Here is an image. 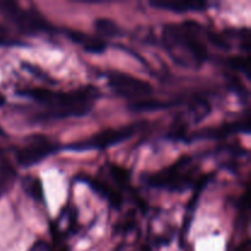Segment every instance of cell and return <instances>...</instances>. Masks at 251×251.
<instances>
[{"label": "cell", "instance_id": "5b68a950", "mask_svg": "<svg viewBox=\"0 0 251 251\" xmlns=\"http://www.w3.org/2000/svg\"><path fill=\"white\" fill-rule=\"evenodd\" d=\"M142 123H134L122 127H108L96 132L87 139L78 140L70 144L61 145L60 151L87 152V151H103L109 147L117 146L131 139L142 127Z\"/></svg>", "mask_w": 251, "mask_h": 251}, {"label": "cell", "instance_id": "4fadbf2b", "mask_svg": "<svg viewBox=\"0 0 251 251\" xmlns=\"http://www.w3.org/2000/svg\"><path fill=\"white\" fill-rule=\"evenodd\" d=\"M22 188H24L25 193L37 202H44V193L43 186H42L41 179L37 176H28L22 180Z\"/></svg>", "mask_w": 251, "mask_h": 251}, {"label": "cell", "instance_id": "30bf717a", "mask_svg": "<svg viewBox=\"0 0 251 251\" xmlns=\"http://www.w3.org/2000/svg\"><path fill=\"white\" fill-rule=\"evenodd\" d=\"M63 33L66 34L69 39L76 46L80 47L82 50L90 54H102L107 50L108 43L105 39L100 38L97 36H92L86 32L77 31V29H63Z\"/></svg>", "mask_w": 251, "mask_h": 251}, {"label": "cell", "instance_id": "9a60e30c", "mask_svg": "<svg viewBox=\"0 0 251 251\" xmlns=\"http://www.w3.org/2000/svg\"><path fill=\"white\" fill-rule=\"evenodd\" d=\"M226 64L229 66L233 70L242 71L247 75V77H249V73H248V59L244 56H232V58H228L226 60Z\"/></svg>", "mask_w": 251, "mask_h": 251}, {"label": "cell", "instance_id": "6da1fadb", "mask_svg": "<svg viewBox=\"0 0 251 251\" xmlns=\"http://www.w3.org/2000/svg\"><path fill=\"white\" fill-rule=\"evenodd\" d=\"M17 95L41 105L42 112L37 115L41 120L86 117L102 96L97 87L91 85L71 91H54L43 87L24 88Z\"/></svg>", "mask_w": 251, "mask_h": 251}, {"label": "cell", "instance_id": "277c9868", "mask_svg": "<svg viewBox=\"0 0 251 251\" xmlns=\"http://www.w3.org/2000/svg\"><path fill=\"white\" fill-rule=\"evenodd\" d=\"M0 16L14 24L21 32L32 36L63 33L64 29L56 28L37 10L25 9L15 1H0Z\"/></svg>", "mask_w": 251, "mask_h": 251}, {"label": "cell", "instance_id": "8fae6325", "mask_svg": "<svg viewBox=\"0 0 251 251\" xmlns=\"http://www.w3.org/2000/svg\"><path fill=\"white\" fill-rule=\"evenodd\" d=\"M150 5L154 9L166 10L176 14L202 12L210 7V2L203 0H158V1H150Z\"/></svg>", "mask_w": 251, "mask_h": 251}, {"label": "cell", "instance_id": "7a4b0ae2", "mask_svg": "<svg viewBox=\"0 0 251 251\" xmlns=\"http://www.w3.org/2000/svg\"><path fill=\"white\" fill-rule=\"evenodd\" d=\"M161 42L172 61L181 68L198 70L210 58L207 29L194 20L164 25Z\"/></svg>", "mask_w": 251, "mask_h": 251}, {"label": "cell", "instance_id": "7c38bea8", "mask_svg": "<svg viewBox=\"0 0 251 251\" xmlns=\"http://www.w3.org/2000/svg\"><path fill=\"white\" fill-rule=\"evenodd\" d=\"M95 31L100 34V38H115L123 34V28L112 19L98 17L93 22Z\"/></svg>", "mask_w": 251, "mask_h": 251}, {"label": "cell", "instance_id": "8992f818", "mask_svg": "<svg viewBox=\"0 0 251 251\" xmlns=\"http://www.w3.org/2000/svg\"><path fill=\"white\" fill-rule=\"evenodd\" d=\"M103 75L107 80L108 87L118 97L129 100V104L151 98L154 92L153 86L149 81H145L127 73L119 70H107Z\"/></svg>", "mask_w": 251, "mask_h": 251}, {"label": "cell", "instance_id": "2e32d148", "mask_svg": "<svg viewBox=\"0 0 251 251\" xmlns=\"http://www.w3.org/2000/svg\"><path fill=\"white\" fill-rule=\"evenodd\" d=\"M28 251H50V247L43 240H38L29 248Z\"/></svg>", "mask_w": 251, "mask_h": 251}, {"label": "cell", "instance_id": "ba28073f", "mask_svg": "<svg viewBox=\"0 0 251 251\" xmlns=\"http://www.w3.org/2000/svg\"><path fill=\"white\" fill-rule=\"evenodd\" d=\"M240 132H249V115H245L244 118L235 122L225 123L220 126L206 127V129L199 130L194 134L189 135L186 142L201 141V140H220L229 136V135L240 134Z\"/></svg>", "mask_w": 251, "mask_h": 251}, {"label": "cell", "instance_id": "ac0fdd59", "mask_svg": "<svg viewBox=\"0 0 251 251\" xmlns=\"http://www.w3.org/2000/svg\"><path fill=\"white\" fill-rule=\"evenodd\" d=\"M4 103H5V97L1 95V93H0V105H2V104H4ZM0 134H4L1 129H0Z\"/></svg>", "mask_w": 251, "mask_h": 251}, {"label": "cell", "instance_id": "e0dca14e", "mask_svg": "<svg viewBox=\"0 0 251 251\" xmlns=\"http://www.w3.org/2000/svg\"><path fill=\"white\" fill-rule=\"evenodd\" d=\"M235 251H250V245H249V239L245 240L243 244H240L239 247L235 249Z\"/></svg>", "mask_w": 251, "mask_h": 251}, {"label": "cell", "instance_id": "52a82bcc", "mask_svg": "<svg viewBox=\"0 0 251 251\" xmlns=\"http://www.w3.org/2000/svg\"><path fill=\"white\" fill-rule=\"evenodd\" d=\"M61 144L53 141L43 135L28 137L21 147L15 151V158L22 168H29L41 163L44 159L60 152Z\"/></svg>", "mask_w": 251, "mask_h": 251}, {"label": "cell", "instance_id": "d6986e66", "mask_svg": "<svg viewBox=\"0 0 251 251\" xmlns=\"http://www.w3.org/2000/svg\"><path fill=\"white\" fill-rule=\"evenodd\" d=\"M123 249H124V248H123V245H119V247H118L114 251H124Z\"/></svg>", "mask_w": 251, "mask_h": 251}, {"label": "cell", "instance_id": "3957f363", "mask_svg": "<svg viewBox=\"0 0 251 251\" xmlns=\"http://www.w3.org/2000/svg\"><path fill=\"white\" fill-rule=\"evenodd\" d=\"M198 166L193 156H181L176 163L154 173L142 176V181L147 186L171 193H184L194 188Z\"/></svg>", "mask_w": 251, "mask_h": 251}, {"label": "cell", "instance_id": "9c48e42d", "mask_svg": "<svg viewBox=\"0 0 251 251\" xmlns=\"http://www.w3.org/2000/svg\"><path fill=\"white\" fill-rule=\"evenodd\" d=\"M75 179L80 181V183H83L87 186H90L97 195L104 199L113 208H115V210L122 208L123 202H124L122 191L117 186L113 185L110 181L104 180V179L100 178V176H77Z\"/></svg>", "mask_w": 251, "mask_h": 251}, {"label": "cell", "instance_id": "5bb4252c", "mask_svg": "<svg viewBox=\"0 0 251 251\" xmlns=\"http://www.w3.org/2000/svg\"><path fill=\"white\" fill-rule=\"evenodd\" d=\"M16 176V171L10 164L0 163V199L11 190Z\"/></svg>", "mask_w": 251, "mask_h": 251}]
</instances>
